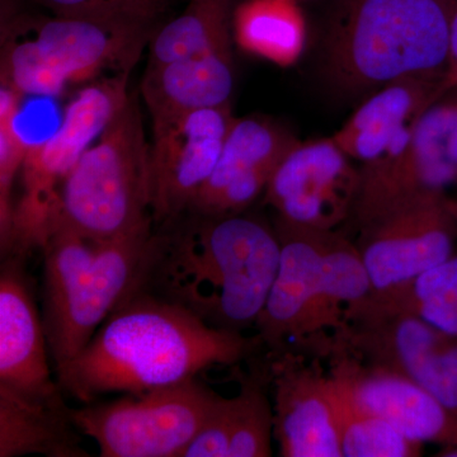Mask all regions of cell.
<instances>
[{
	"mask_svg": "<svg viewBox=\"0 0 457 457\" xmlns=\"http://www.w3.org/2000/svg\"><path fill=\"white\" fill-rule=\"evenodd\" d=\"M275 227L252 216L183 212L153 228L135 293L176 303L207 326H255L278 275Z\"/></svg>",
	"mask_w": 457,
	"mask_h": 457,
	"instance_id": "cell-1",
	"label": "cell"
},
{
	"mask_svg": "<svg viewBox=\"0 0 457 457\" xmlns=\"http://www.w3.org/2000/svg\"><path fill=\"white\" fill-rule=\"evenodd\" d=\"M263 347L257 335L207 326L176 303L134 293L78 356L56 370L62 392L93 403L104 394H141L233 366Z\"/></svg>",
	"mask_w": 457,
	"mask_h": 457,
	"instance_id": "cell-2",
	"label": "cell"
},
{
	"mask_svg": "<svg viewBox=\"0 0 457 457\" xmlns=\"http://www.w3.org/2000/svg\"><path fill=\"white\" fill-rule=\"evenodd\" d=\"M453 0H341L321 44V73L343 97L420 77L449 65Z\"/></svg>",
	"mask_w": 457,
	"mask_h": 457,
	"instance_id": "cell-3",
	"label": "cell"
},
{
	"mask_svg": "<svg viewBox=\"0 0 457 457\" xmlns=\"http://www.w3.org/2000/svg\"><path fill=\"white\" fill-rule=\"evenodd\" d=\"M153 228L112 240L71 228L51 231L44 252V326L54 368L82 352L98 328L137 291Z\"/></svg>",
	"mask_w": 457,
	"mask_h": 457,
	"instance_id": "cell-4",
	"label": "cell"
},
{
	"mask_svg": "<svg viewBox=\"0 0 457 457\" xmlns=\"http://www.w3.org/2000/svg\"><path fill=\"white\" fill-rule=\"evenodd\" d=\"M150 149L139 97L131 93L66 177L53 228L112 240L153 228Z\"/></svg>",
	"mask_w": 457,
	"mask_h": 457,
	"instance_id": "cell-5",
	"label": "cell"
},
{
	"mask_svg": "<svg viewBox=\"0 0 457 457\" xmlns=\"http://www.w3.org/2000/svg\"><path fill=\"white\" fill-rule=\"evenodd\" d=\"M32 29L25 41L2 35L0 83L21 96H56L111 69L130 71L149 33V27L56 16Z\"/></svg>",
	"mask_w": 457,
	"mask_h": 457,
	"instance_id": "cell-6",
	"label": "cell"
},
{
	"mask_svg": "<svg viewBox=\"0 0 457 457\" xmlns=\"http://www.w3.org/2000/svg\"><path fill=\"white\" fill-rule=\"evenodd\" d=\"M129 74L130 71H122L83 87L69 102L55 132L42 143L29 146L20 173L21 192L14 206L7 257L25 258L46 245L62 183L128 101Z\"/></svg>",
	"mask_w": 457,
	"mask_h": 457,
	"instance_id": "cell-7",
	"label": "cell"
},
{
	"mask_svg": "<svg viewBox=\"0 0 457 457\" xmlns=\"http://www.w3.org/2000/svg\"><path fill=\"white\" fill-rule=\"evenodd\" d=\"M281 258L278 275L255 321L267 353L294 351L328 356L350 329L324 272V236L275 221Z\"/></svg>",
	"mask_w": 457,
	"mask_h": 457,
	"instance_id": "cell-8",
	"label": "cell"
},
{
	"mask_svg": "<svg viewBox=\"0 0 457 457\" xmlns=\"http://www.w3.org/2000/svg\"><path fill=\"white\" fill-rule=\"evenodd\" d=\"M457 182V89L418 117L404 140L360 165L350 221L357 231L387 213L433 196Z\"/></svg>",
	"mask_w": 457,
	"mask_h": 457,
	"instance_id": "cell-9",
	"label": "cell"
},
{
	"mask_svg": "<svg viewBox=\"0 0 457 457\" xmlns=\"http://www.w3.org/2000/svg\"><path fill=\"white\" fill-rule=\"evenodd\" d=\"M219 394L197 378L112 403L71 408V420L102 457H182Z\"/></svg>",
	"mask_w": 457,
	"mask_h": 457,
	"instance_id": "cell-10",
	"label": "cell"
},
{
	"mask_svg": "<svg viewBox=\"0 0 457 457\" xmlns=\"http://www.w3.org/2000/svg\"><path fill=\"white\" fill-rule=\"evenodd\" d=\"M359 183L360 167L332 137L297 141L273 171L264 203L285 224L338 230L350 221Z\"/></svg>",
	"mask_w": 457,
	"mask_h": 457,
	"instance_id": "cell-11",
	"label": "cell"
},
{
	"mask_svg": "<svg viewBox=\"0 0 457 457\" xmlns=\"http://www.w3.org/2000/svg\"><path fill=\"white\" fill-rule=\"evenodd\" d=\"M446 195L418 201L359 230L356 240L375 299L453 255L457 221Z\"/></svg>",
	"mask_w": 457,
	"mask_h": 457,
	"instance_id": "cell-12",
	"label": "cell"
},
{
	"mask_svg": "<svg viewBox=\"0 0 457 457\" xmlns=\"http://www.w3.org/2000/svg\"><path fill=\"white\" fill-rule=\"evenodd\" d=\"M339 347L411 378L457 416L456 336L413 315H384L351 324Z\"/></svg>",
	"mask_w": 457,
	"mask_h": 457,
	"instance_id": "cell-13",
	"label": "cell"
},
{
	"mask_svg": "<svg viewBox=\"0 0 457 457\" xmlns=\"http://www.w3.org/2000/svg\"><path fill=\"white\" fill-rule=\"evenodd\" d=\"M275 440L284 457H343L332 378L300 352L267 353Z\"/></svg>",
	"mask_w": 457,
	"mask_h": 457,
	"instance_id": "cell-14",
	"label": "cell"
},
{
	"mask_svg": "<svg viewBox=\"0 0 457 457\" xmlns=\"http://www.w3.org/2000/svg\"><path fill=\"white\" fill-rule=\"evenodd\" d=\"M234 120L230 104L204 108L153 132L150 170L156 227L192 206L218 164Z\"/></svg>",
	"mask_w": 457,
	"mask_h": 457,
	"instance_id": "cell-15",
	"label": "cell"
},
{
	"mask_svg": "<svg viewBox=\"0 0 457 457\" xmlns=\"http://www.w3.org/2000/svg\"><path fill=\"white\" fill-rule=\"evenodd\" d=\"M25 258H3L0 270V392L29 402L65 403L51 375L49 343Z\"/></svg>",
	"mask_w": 457,
	"mask_h": 457,
	"instance_id": "cell-16",
	"label": "cell"
},
{
	"mask_svg": "<svg viewBox=\"0 0 457 457\" xmlns=\"http://www.w3.org/2000/svg\"><path fill=\"white\" fill-rule=\"evenodd\" d=\"M329 372L366 411L417 444L457 445V416L411 378L370 365L339 348Z\"/></svg>",
	"mask_w": 457,
	"mask_h": 457,
	"instance_id": "cell-17",
	"label": "cell"
},
{
	"mask_svg": "<svg viewBox=\"0 0 457 457\" xmlns=\"http://www.w3.org/2000/svg\"><path fill=\"white\" fill-rule=\"evenodd\" d=\"M297 141L266 120L236 117L218 164L189 210L216 216L245 212L264 195L273 171Z\"/></svg>",
	"mask_w": 457,
	"mask_h": 457,
	"instance_id": "cell-18",
	"label": "cell"
},
{
	"mask_svg": "<svg viewBox=\"0 0 457 457\" xmlns=\"http://www.w3.org/2000/svg\"><path fill=\"white\" fill-rule=\"evenodd\" d=\"M234 89L231 45L147 68L140 96L149 110L153 132L204 108L228 106Z\"/></svg>",
	"mask_w": 457,
	"mask_h": 457,
	"instance_id": "cell-19",
	"label": "cell"
},
{
	"mask_svg": "<svg viewBox=\"0 0 457 457\" xmlns=\"http://www.w3.org/2000/svg\"><path fill=\"white\" fill-rule=\"evenodd\" d=\"M440 79L411 77L368 96L332 135L352 161L370 163L404 140L414 122L436 101Z\"/></svg>",
	"mask_w": 457,
	"mask_h": 457,
	"instance_id": "cell-20",
	"label": "cell"
},
{
	"mask_svg": "<svg viewBox=\"0 0 457 457\" xmlns=\"http://www.w3.org/2000/svg\"><path fill=\"white\" fill-rule=\"evenodd\" d=\"M267 370L245 376L233 398L219 396L183 457H267L272 455L273 405L264 384Z\"/></svg>",
	"mask_w": 457,
	"mask_h": 457,
	"instance_id": "cell-21",
	"label": "cell"
},
{
	"mask_svg": "<svg viewBox=\"0 0 457 457\" xmlns=\"http://www.w3.org/2000/svg\"><path fill=\"white\" fill-rule=\"evenodd\" d=\"M66 403L29 402L0 392V457H88Z\"/></svg>",
	"mask_w": 457,
	"mask_h": 457,
	"instance_id": "cell-22",
	"label": "cell"
},
{
	"mask_svg": "<svg viewBox=\"0 0 457 457\" xmlns=\"http://www.w3.org/2000/svg\"><path fill=\"white\" fill-rule=\"evenodd\" d=\"M396 314L413 315L457 337L456 255L389 293L366 300L352 314L350 326L363 319Z\"/></svg>",
	"mask_w": 457,
	"mask_h": 457,
	"instance_id": "cell-23",
	"label": "cell"
},
{
	"mask_svg": "<svg viewBox=\"0 0 457 457\" xmlns=\"http://www.w3.org/2000/svg\"><path fill=\"white\" fill-rule=\"evenodd\" d=\"M233 35L246 53L279 66L293 65L305 45V20L296 0H240Z\"/></svg>",
	"mask_w": 457,
	"mask_h": 457,
	"instance_id": "cell-24",
	"label": "cell"
},
{
	"mask_svg": "<svg viewBox=\"0 0 457 457\" xmlns=\"http://www.w3.org/2000/svg\"><path fill=\"white\" fill-rule=\"evenodd\" d=\"M240 0H189L176 20L153 38L147 68H155L228 46L234 40V12Z\"/></svg>",
	"mask_w": 457,
	"mask_h": 457,
	"instance_id": "cell-25",
	"label": "cell"
},
{
	"mask_svg": "<svg viewBox=\"0 0 457 457\" xmlns=\"http://www.w3.org/2000/svg\"><path fill=\"white\" fill-rule=\"evenodd\" d=\"M330 374V372H329ZM332 378L343 457H417L423 445L409 440L386 420L366 411L341 380Z\"/></svg>",
	"mask_w": 457,
	"mask_h": 457,
	"instance_id": "cell-26",
	"label": "cell"
},
{
	"mask_svg": "<svg viewBox=\"0 0 457 457\" xmlns=\"http://www.w3.org/2000/svg\"><path fill=\"white\" fill-rule=\"evenodd\" d=\"M22 96L0 84V249L2 258L11 252L13 234L14 185L22 170L29 144L17 128V114Z\"/></svg>",
	"mask_w": 457,
	"mask_h": 457,
	"instance_id": "cell-27",
	"label": "cell"
},
{
	"mask_svg": "<svg viewBox=\"0 0 457 457\" xmlns=\"http://www.w3.org/2000/svg\"><path fill=\"white\" fill-rule=\"evenodd\" d=\"M56 17L107 25L149 27L167 9L168 0H37Z\"/></svg>",
	"mask_w": 457,
	"mask_h": 457,
	"instance_id": "cell-28",
	"label": "cell"
},
{
	"mask_svg": "<svg viewBox=\"0 0 457 457\" xmlns=\"http://www.w3.org/2000/svg\"><path fill=\"white\" fill-rule=\"evenodd\" d=\"M453 89H457V71L455 73L447 75V77H445L444 79L441 80L436 99L440 98L445 93L450 92V90Z\"/></svg>",
	"mask_w": 457,
	"mask_h": 457,
	"instance_id": "cell-29",
	"label": "cell"
},
{
	"mask_svg": "<svg viewBox=\"0 0 457 457\" xmlns=\"http://www.w3.org/2000/svg\"><path fill=\"white\" fill-rule=\"evenodd\" d=\"M446 204L447 207H449L451 213H453V218H455L457 221V200L446 197Z\"/></svg>",
	"mask_w": 457,
	"mask_h": 457,
	"instance_id": "cell-30",
	"label": "cell"
}]
</instances>
